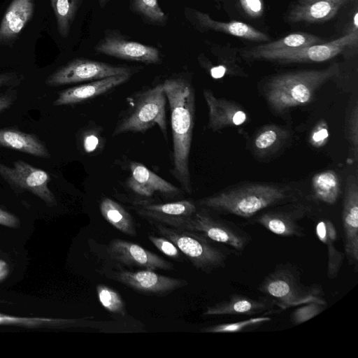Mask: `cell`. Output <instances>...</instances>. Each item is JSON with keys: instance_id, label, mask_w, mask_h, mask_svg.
<instances>
[{"instance_id": "39", "label": "cell", "mask_w": 358, "mask_h": 358, "mask_svg": "<svg viewBox=\"0 0 358 358\" xmlns=\"http://www.w3.org/2000/svg\"><path fill=\"white\" fill-rule=\"evenodd\" d=\"M18 90L9 87L0 93V114L10 108L17 101Z\"/></svg>"}, {"instance_id": "38", "label": "cell", "mask_w": 358, "mask_h": 358, "mask_svg": "<svg viewBox=\"0 0 358 358\" xmlns=\"http://www.w3.org/2000/svg\"><path fill=\"white\" fill-rule=\"evenodd\" d=\"M329 131L325 122H320L312 131L310 136V143L315 148L323 146L327 141Z\"/></svg>"}, {"instance_id": "41", "label": "cell", "mask_w": 358, "mask_h": 358, "mask_svg": "<svg viewBox=\"0 0 358 358\" xmlns=\"http://www.w3.org/2000/svg\"><path fill=\"white\" fill-rule=\"evenodd\" d=\"M242 8L248 15L257 17L263 12L262 0H239Z\"/></svg>"}, {"instance_id": "31", "label": "cell", "mask_w": 358, "mask_h": 358, "mask_svg": "<svg viewBox=\"0 0 358 358\" xmlns=\"http://www.w3.org/2000/svg\"><path fill=\"white\" fill-rule=\"evenodd\" d=\"M271 320L266 315H258L245 320L230 323H222L209 326L201 329L206 333H238L257 329L263 324Z\"/></svg>"}, {"instance_id": "5", "label": "cell", "mask_w": 358, "mask_h": 358, "mask_svg": "<svg viewBox=\"0 0 358 358\" xmlns=\"http://www.w3.org/2000/svg\"><path fill=\"white\" fill-rule=\"evenodd\" d=\"M166 100L163 83L138 92L133 95L130 106L117 122L112 136L144 132L157 124L166 138Z\"/></svg>"}, {"instance_id": "13", "label": "cell", "mask_w": 358, "mask_h": 358, "mask_svg": "<svg viewBox=\"0 0 358 358\" xmlns=\"http://www.w3.org/2000/svg\"><path fill=\"white\" fill-rule=\"evenodd\" d=\"M344 254L355 272L358 268V184L355 176L346 180L342 211Z\"/></svg>"}, {"instance_id": "2", "label": "cell", "mask_w": 358, "mask_h": 358, "mask_svg": "<svg viewBox=\"0 0 358 358\" xmlns=\"http://www.w3.org/2000/svg\"><path fill=\"white\" fill-rule=\"evenodd\" d=\"M296 192L285 185L248 183L223 189L198 201L209 210L251 218L262 211L296 202Z\"/></svg>"}, {"instance_id": "29", "label": "cell", "mask_w": 358, "mask_h": 358, "mask_svg": "<svg viewBox=\"0 0 358 358\" xmlns=\"http://www.w3.org/2000/svg\"><path fill=\"white\" fill-rule=\"evenodd\" d=\"M325 43L324 40L308 33L297 32L282 38L252 48L260 51H276Z\"/></svg>"}, {"instance_id": "32", "label": "cell", "mask_w": 358, "mask_h": 358, "mask_svg": "<svg viewBox=\"0 0 358 358\" xmlns=\"http://www.w3.org/2000/svg\"><path fill=\"white\" fill-rule=\"evenodd\" d=\"M76 321L71 319L49 317H27L9 315L0 313V325H17L27 327H36L44 325H66L75 324Z\"/></svg>"}, {"instance_id": "45", "label": "cell", "mask_w": 358, "mask_h": 358, "mask_svg": "<svg viewBox=\"0 0 358 358\" xmlns=\"http://www.w3.org/2000/svg\"><path fill=\"white\" fill-rule=\"evenodd\" d=\"M357 13H356L355 16H354V24H355V29H357L358 28V24H357Z\"/></svg>"}, {"instance_id": "12", "label": "cell", "mask_w": 358, "mask_h": 358, "mask_svg": "<svg viewBox=\"0 0 358 358\" xmlns=\"http://www.w3.org/2000/svg\"><path fill=\"white\" fill-rule=\"evenodd\" d=\"M309 212L307 207L293 202L291 206L278 209L277 206L266 209L250 218L247 223L257 224L270 232L282 237H303L305 228L299 222Z\"/></svg>"}, {"instance_id": "46", "label": "cell", "mask_w": 358, "mask_h": 358, "mask_svg": "<svg viewBox=\"0 0 358 358\" xmlns=\"http://www.w3.org/2000/svg\"><path fill=\"white\" fill-rule=\"evenodd\" d=\"M108 1V0H99V5L101 8H103Z\"/></svg>"}, {"instance_id": "26", "label": "cell", "mask_w": 358, "mask_h": 358, "mask_svg": "<svg viewBox=\"0 0 358 358\" xmlns=\"http://www.w3.org/2000/svg\"><path fill=\"white\" fill-rule=\"evenodd\" d=\"M289 131L277 124L266 125L255 134L252 145L258 155L266 156L278 151L288 141Z\"/></svg>"}, {"instance_id": "9", "label": "cell", "mask_w": 358, "mask_h": 358, "mask_svg": "<svg viewBox=\"0 0 358 358\" xmlns=\"http://www.w3.org/2000/svg\"><path fill=\"white\" fill-rule=\"evenodd\" d=\"M133 68L114 66L105 62L77 58L57 69L45 79V83L56 87L85 81H93L110 76L132 75Z\"/></svg>"}, {"instance_id": "22", "label": "cell", "mask_w": 358, "mask_h": 358, "mask_svg": "<svg viewBox=\"0 0 358 358\" xmlns=\"http://www.w3.org/2000/svg\"><path fill=\"white\" fill-rule=\"evenodd\" d=\"M34 0H13L0 24V46L12 44L34 13Z\"/></svg>"}, {"instance_id": "8", "label": "cell", "mask_w": 358, "mask_h": 358, "mask_svg": "<svg viewBox=\"0 0 358 358\" xmlns=\"http://www.w3.org/2000/svg\"><path fill=\"white\" fill-rule=\"evenodd\" d=\"M174 228L198 233L211 241L230 248L240 255L252 241L251 235L234 223L214 217L202 208L182 219Z\"/></svg>"}, {"instance_id": "1", "label": "cell", "mask_w": 358, "mask_h": 358, "mask_svg": "<svg viewBox=\"0 0 358 358\" xmlns=\"http://www.w3.org/2000/svg\"><path fill=\"white\" fill-rule=\"evenodd\" d=\"M171 108L173 136V168L171 171L181 188L191 194L189 154L195 113V91L191 82L180 78H169L163 83Z\"/></svg>"}, {"instance_id": "23", "label": "cell", "mask_w": 358, "mask_h": 358, "mask_svg": "<svg viewBox=\"0 0 358 358\" xmlns=\"http://www.w3.org/2000/svg\"><path fill=\"white\" fill-rule=\"evenodd\" d=\"M0 145L38 157H50L45 143L36 134L14 128L0 129Z\"/></svg>"}, {"instance_id": "17", "label": "cell", "mask_w": 358, "mask_h": 358, "mask_svg": "<svg viewBox=\"0 0 358 358\" xmlns=\"http://www.w3.org/2000/svg\"><path fill=\"white\" fill-rule=\"evenodd\" d=\"M203 94L208 109V128L217 131L241 126L248 121V113L240 104L217 97L210 90H203Z\"/></svg>"}, {"instance_id": "20", "label": "cell", "mask_w": 358, "mask_h": 358, "mask_svg": "<svg viewBox=\"0 0 358 358\" xmlns=\"http://www.w3.org/2000/svg\"><path fill=\"white\" fill-rule=\"evenodd\" d=\"M132 75L110 76L69 87L59 92L53 101L55 106L76 104L103 94L114 87L127 82Z\"/></svg>"}, {"instance_id": "3", "label": "cell", "mask_w": 358, "mask_h": 358, "mask_svg": "<svg viewBox=\"0 0 358 358\" xmlns=\"http://www.w3.org/2000/svg\"><path fill=\"white\" fill-rule=\"evenodd\" d=\"M340 73L338 64L320 70L288 72L271 77L265 84L264 94L269 107L278 114L310 103L323 85Z\"/></svg>"}, {"instance_id": "15", "label": "cell", "mask_w": 358, "mask_h": 358, "mask_svg": "<svg viewBox=\"0 0 358 358\" xmlns=\"http://www.w3.org/2000/svg\"><path fill=\"white\" fill-rule=\"evenodd\" d=\"M95 50L99 53L108 56L145 64H158L161 62L158 49L115 35L106 36L96 45Z\"/></svg>"}, {"instance_id": "43", "label": "cell", "mask_w": 358, "mask_h": 358, "mask_svg": "<svg viewBox=\"0 0 358 358\" xmlns=\"http://www.w3.org/2000/svg\"><path fill=\"white\" fill-rule=\"evenodd\" d=\"M0 224L16 228L19 226V220L13 214L0 208Z\"/></svg>"}, {"instance_id": "25", "label": "cell", "mask_w": 358, "mask_h": 358, "mask_svg": "<svg viewBox=\"0 0 358 358\" xmlns=\"http://www.w3.org/2000/svg\"><path fill=\"white\" fill-rule=\"evenodd\" d=\"M315 233L318 239L327 246V276L334 279L338 276L345 258L344 252H340L335 245L338 238L337 230L331 221L324 220L317 222Z\"/></svg>"}, {"instance_id": "33", "label": "cell", "mask_w": 358, "mask_h": 358, "mask_svg": "<svg viewBox=\"0 0 358 358\" xmlns=\"http://www.w3.org/2000/svg\"><path fill=\"white\" fill-rule=\"evenodd\" d=\"M345 131L350 143L352 155L354 159L357 160L358 152V101L357 96L351 99L348 107Z\"/></svg>"}, {"instance_id": "34", "label": "cell", "mask_w": 358, "mask_h": 358, "mask_svg": "<svg viewBox=\"0 0 358 358\" xmlns=\"http://www.w3.org/2000/svg\"><path fill=\"white\" fill-rule=\"evenodd\" d=\"M96 293L100 303L108 312L122 316L126 315L124 302L117 291L106 285L99 284Z\"/></svg>"}, {"instance_id": "42", "label": "cell", "mask_w": 358, "mask_h": 358, "mask_svg": "<svg viewBox=\"0 0 358 358\" xmlns=\"http://www.w3.org/2000/svg\"><path fill=\"white\" fill-rule=\"evenodd\" d=\"M99 139L98 136L94 133L85 134L83 138V148L87 153L92 152L95 150L99 145Z\"/></svg>"}, {"instance_id": "6", "label": "cell", "mask_w": 358, "mask_h": 358, "mask_svg": "<svg viewBox=\"0 0 358 358\" xmlns=\"http://www.w3.org/2000/svg\"><path fill=\"white\" fill-rule=\"evenodd\" d=\"M153 223L157 232L172 241L195 268L206 273L225 267L231 252H234L227 246L218 247L198 233Z\"/></svg>"}, {"instance_id": "19", "label": "cell", "mask_w": 358, "mask_h": 358, "mask_svg": "<svg viewBox=\"0 0 358 358\" xmlns=\"http://www.w3.org/2000/svg\"><path fill=\"white\" fill-rule=\"evenodd\" d=\"M196 210L195 203L189 200L136 205V211L142 217L172 227H176L181 220L192 215Z\"/></svg>"}, {"instance_id": "4", "label": "cell", "mask_w": 358, "mask_h": 358, "mask_svg": "<svg viewBox=\"0 0 358 358\" xmlns=\"http://www.w3.org/2000/svg\"><path fill=\"white\" fill-rule=\"evenodd\" d=\"M258 290L280 311L310 302L327 304L321 285L303 284L298 268L290 263L277 264Z\"/></svg>"}, {"instance_id": "21", "label": "cell", "mask_w": 358, "mask_h": 358, "mask_svg": "<svg viewBox=\"0 0 358 358\" xmlns=\"http://www.w3.org/2000/svg\"><path fill=\"white\" fill-rule=\"evenodd\" d=\"M349 0H299L288 14L290 22L320 23L333 18Z\"/></svg>"}, {"instance_id": "37", "label": "cell", "mask_w": 358, "mask_h": 358, "mask_svg": "<svg viewBox=\"0 0 358 358\" xmlns=\"http://www.w3.org/2000/svg\"><path fill=\"white\" fill-rule=\"evenodd\" d=\"M148 238L155 247L165 255L176 259L180 257V250L168 238L153 235L148 236Z\"/></svg>"}, {"instance_id": "18", "label": "cell", "mask_w": 358, "mask_h": 358, "mask_svg": "<svg viewBox=\"0 0 358 358\" xmlns=\"http://www.w3.org/2000/svg\"><path fill=\"white\" fill-rule=\"evenodd\" d=\"M129 166L131 176L127 180V185L137 196L150 198L158 193L172 197L180 194L177 187L155 174L145 165L132 162Z\"/></svg>"}, {"instance_id": "27", "label": "cell", "mask_w": 358, "mask_h": 358, "mask_svg": "<svg viewBox=\"0 0 358 358\" xmlns=\"http://www.w3.org/2000/svg\"><path fill=\"white\" fill-rule=\"evenodd\" d=\"M99 208L103 217L115 229L126 235L136 236L132 216L120 204L110 198H104Z\"/></svg>"}, {"instance_id": "40", "label": "cell", "mask_w": 358, "mask_h": 358, "mask_svg": "<svg viewBox=\"0 0 358 358\" xmlns=\"http://www.w3.org/2000/svg\"><path fill=\"white\" fill-rule=\"evenodd\" d=\"M24 78L23 75L15 72L0 73V89L17 87Z\"/></svg>"}, {"instance_id": "14", "label": "cell", "mask_w": 358, "mask_h": 358, "mask_svg": "<svg viewBox=\"0 0 358 358\" xmlns=\"http://www.w3.org/2000/svg\"><path fill=\"white\" fill-rule=\"evenodd\" d=\"M110 257L126 265L136 266L148 270H174L170 262L141 245L119 238L113 239L107 248Z\"/></svg>"}, {"instance_id": "10", "label": "cell", "mask_w": 358, "mask_h": 358, "mask_svg": "<svg viewBox=\"0 0 358 358\" xmlns=\"http://www.w3.org/2000/svg\"><path fill=\"white\" fill-rule=\"evenodd\" d=\"M0 176L15 192L27 190L50 206L57 204L55 196L48 187L51 178L46 171L18 159L13 162V167L0 163Z\"/></svg>"}, {"instance_id": "11", "label": "cell", "mask_w": 358, "mask_h": 358, "mask_svg": "<svg viewBox=\"0 0 358 358\" xmlns=\"http://www.w3.org/2000/svg\"><path fill=\"white\" fill-rule=\"evenodd\" d=\"M104 275L136 292L157 296L166 295L188 285L185 280L166 276L148 269L137 271L110 270L104 272Z\"/></svg>"}, {"instance_id": "36", "label": "cell", "mask_w": 358, "mask_h": 358, "mask_svg": "<svg viewBox=\"0 0 358 358\" xmlns=\"http://www.w3.org/2000/svg\"><path fill=\"white\" fill-rule=\"evenodd\" d=\"M327 304L318 302H310L296 307L291 315V320L294 325L301 324L313 319L323 312Z\"/></svg>"}, {"instance_id": "28", "label": "cell", "mask_w": 358, "mask_h": 358, "mask_svg": "<svg viewBox=\"0 0 358 358\" xmlns=\"http://www.w3.org/2000/svg\"><path fill=\"white\" fill-rule=\"evenodd\" d=\"M313 189L320 201L329 205L335 203L340 194L338 176L331 171L317 173L313 179Z\"/></svg>"}, {"instance_id": "7", "label": "cell", "mask_w": 358, "mask_h": 358, "mask_svg": "<svg viewBox=\"0 0 358 358\" xmlns=\"http://www.w3.org/2000/svg\"><path fill=\"white\" fill-rule=\"evenodd\" d=\"M357 40V29H353L345 35L327 43L276 51H260L250 48L244 50L243 56L250 59L283 64L322 62L356 48Z\"/></svg>"}, {"instance_id": "24", "label": "cell", "mask_w": 358, "mask_h": 358, "mask_svg": "<svg viewBox=\"0 0 358 358\" xmlns=\"http://www.w3.org/2000/svg\"><path fill=\"white\" fill-rule=\"evenodd\" d=\"M195 17L199 24L207 29L220 31L234 36L254 41H267L268 36L255 27L240 21L220 22L209 15L195 11Z\"/></svg>"}, {"instance_id": "16", "label": "cell", "mask_w": 358, "mask_h": 358, "mask_svg": "<svg viewBox=\"0 0 358 358\" xmlns=\"http://www.w3.org/2000/svg\"><path fill=\"white\" fill-rule=\"evenodd\" d=\"M280 310L268 299H259L248 296L233 294L226 299L208 306L203 313L204 316L220 315H266L278 313Z\"/></svg>"}, {"instance_id": "30", "label": "cell", "mask_w": 358, "mask_h": 358, "mask_svg": "<svg viewBox=\"0 0 358 358\" xmlns=\"http://www.w3.org/2000/svg\"><path fill=\"white\" fill-rule=\"evenodd\" d=\"M59 34L68 36L79 6V0H50Z\"/></svg>"}, {"instance_id": "35", "label": "cell", "mask_w": 358, "mask_h": 358, "mask_svg": "<svg viewBox=\"0 0 358 358\" xmlns=\"http://www.w3.org/2000/svg\"><path fill=\"white\" fill-rule=\"evenodd\" d=\"M134 10L150 22L164 24L166 15L161 9L157 0H134Z\"/></svg>"}, {"instance_id": "44", "label": "cell", "mask_w": 358, "mask_h": 358, "mask_svg": "<svg viewBox=\"0 0 358 358\" xmlns=\"http://www.w3.org/2000/svg\"><path fill=\"white\" fill-rule=\"evenodd\" d=\"M9 273V266L6 262L0 259V282L4 280Z\"/></svg>"}]
</instances>
